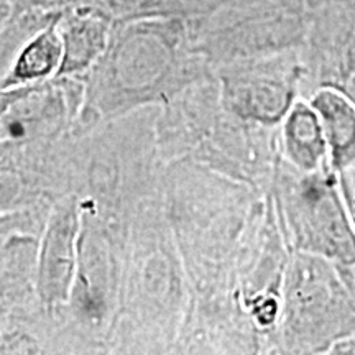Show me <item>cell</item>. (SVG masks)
Listing matches in <instances>:
<instances>
[{
  "mask_svg": "<svg viewBox=\"0 0 355 355\" xmlns=\"http://www.w3.org/2000/svg\"><path fill=\"white\" fill-rule=\"evenodd\" d=\"M355 337V293L324 257L293 252L283 283L278 354H329Z\"/></svg>",
  "mask_w": 355,
  "mask_h": 355,
  "instance_id": "52a82bcc",
  "label": "cell"
},
{
  "mask_svg": "<svg viewBox=\"0 0 355 355\" xmlns=\"http://www.w3.org/2000/svg\"><path fill=\"white\" fill-rule=\"evenodd\" d=\"M115 19L104 8L71 2L58 20L63 42V63L56 78H81L94 68L112 37Z\"/></svg>",
  "mask_w": 355,
  "mask_h": 355,
  "instance_id": "4fadbf2b",
  "label": "cell"
},
{
  "mask_svg": "<svg viewBox=\"0 0 355 355\" xmlns=\"http://www.w3.org/2000/svg\"><path fill=\"white\" fill-rule=\"evenodd\" d=\"M63 63V42L58 21L30 38L19 51L0 87H24L50 81Z\"/></svg>",
  "mask_w": 355,
  "mask_h": 355,
  "instance_id": "e0dca14e",
  "label": "cell"
},
{
  "mask_svg": "<svg viewBox=\"0 0 355 355\" xmlns=\"http://www.w3.org/2000/svg\"><path fill=\"white\" fill-rule=\"evenodd\" d=\"M308 101L321 119L332 170L340 175L355 165V104L331 87L318 89Z\"/></svg>",
  "mask_w": 355,
  "mask_h": 355,
  "instance_id": "2e32d148",
  "label": "cell"
},
{
  "mask_svg": "<svg viewBox=\"0 0 355 355\" xmlns=\"http://www.w3.org/2000/svg\"><path fill=\"white\" fill-rule=\"evenodd\" d=\"M69 3L71 0H8L7 15L0 25V86L24 44L56 24Z\"/></svg>",
  "mask_w": 355,
  "mask_h": 355,
  "instance_id": "9a60e30c",
  "label": "cell"
},
{
  "mask_svg": "<svg viewBox=\"0 0 355 355\" xmlns=\"http://www.w3.org/2000/svg\"><path fill=\"white\" fill-rule=\"evenodd\" d=\"M7 8H8V3H7L6 7H0V25H2L3 19H6V15H7Z\"/></svg>",
  "mask_w": 355,
  "mask_h": 355,
  "instance_id": "d6986e66",
  "label": "cell"
},
{
  "mask_svg": "<svg viewBox=\"0 0 355 355\" xmlns=\"http://www.w3.org/2000/svg\"><path fill=\"white\" fill-rule=\"evenodd\" d=\"M309 0H225L186 20L191 44L212 68L298 50L308 28Z\"/></svg>",
  "mask_w": 355,
  "mask_h": 355,
  "instance_id": "ba28073f",
  "label": "cell"
},
{
  "mask_svg": "<svg viewBox=\"0 0 355 355\" xmlns=\"http://www.w3.org/2000/svg\"><path fill=\"white\" fill-rule=\"evenodd\" d=\"M38 84H33V86H24V87H0V121L6 117L8 110H10L13 105L17 104L20 99H24L26 94L33 91Z\"/></svg>",
  "mask_w": 355,
  "mask_h": 355,
  "instance_id": "ac0fdd59",
  "label": "cell"
},
{
  "mask_svg": "<svg viewBox=\"0 0 355 355\" xmlns=\"http://www.w3.org/2000/svg\"><path fill=\"white\" fill-rule=\"evenodd\" d=\"M301 97L331 87L355 104V12L336 0H309L308 28L298 48Z\"/></svg>",
  "mask_w": 355,
  "mask_h": 355,
  "instance_id": "30bf717a",
  "label": "cell"
},
{
  "mask_svg": "<svg viewBox=\"0 0 355 355\" xmlns=\"http://www.w3.org/2000/svg\"><path fill=\"white\" fill-rule=\"evenodd\" d=\"M55 202L44 201L0 214V301L26 304L35 291L40 245Z\"/></svg>",
  "mask_w": 355,
  "mask_h": 355,
  "instance_id": "7c38bea8",
  "label": "cell"
},
{
  "mask_svg": "<svg viewBox=\"0 0 355 355\" xmlns=\"http://www.w3.org/2000/svg\"><path fill=\"white\" fill-rule=\"evenodd\" d=\"M270 194L291 250L329 260L355 293V229L332 166L304 173L282 155Z\"/></svg>",
  "mask_w": 355,
  "mask_h": 355,
  "instance_id": "8992f818",
  "label": "cell"
},
{
  "mask_svg": "<svg viewBox=\"0 0 355 355\" xmlns=\"http://www.w3.org/2000/svg\"><path fill=\"white\" fill-rule=\"evenodd\" d=\"M216 74L191 44L183 19L115 20L104 55L84 78L74 135L128 114L162 107L189 84Z\"/></svg>",
  "mask_w": 355,
  "mask_h": 355,
  "instance_id": "7a4b0ae2",
  "label": "cell"
},
{
  "mask_svg": "<svg viewBox=\"0 0 355 355\" xmlns=\"http://www.w3.org/2000/svg\"><path fill=\"white\" fill-rule=\"evenodd\" d=\"M159 198L183 257L191 304H241L235 265L265 193L193 162L163 168Z\"/></svg>",
  "mask_w": 355,
  "mask_h": 355,
  "instance_id": "6da1fadb",
  "label": "cell"
},
{
  "mask_svg": "<svg viewBox=\"0 0 355 355\" xmlns=\"http://www.w3.org/2000/svg\"><path fill=\"white\" fill-rule=\"evenodd\" d=\"M157 107L139 110L79 137L76 196L101 211L133 217L159 194L165 165L157 148Z\"/></svg>",
  "mask_w": 355,
  "mask_h": 355,
  "instance_id": "5b68a950",
  "label": "cell"
},
{
  "mask_svg": "<svg viewBox=\"0 0 355 355\" xmlns=\"http://www.w3.org/2000/svg\"><path fill=\"white\" fill-rule=\"evenodd\" d=\"M81 232V201L76 194L60 198L51 207L40 245L37 266L38 303L44 314L56 321L69 300L78 263Z\"/></svg>",
  "mask_w": 355,
  "mask_h": 355,
  "instance_id": "8fae6325",
  "label": "cell"
},
{
  "mask_svg": "<svg viewBox=\"0 0 355 355\" xmlns=\"http://www.w3.org/2000/svg\"><path fill=\"white\" fill-rule=\"evenodd\" d=\"M222 102L243 121L277 128L301 97L298 50L234 61L216 69Z\"/></svg>",
  "mask_w": 355,
  "mask_h": 355,
  "instance_id": "9c48e42d",
  "label": "cell"
},
{
  "mask_svg": "<svg viewBox=\"0 0 355 355\" xmlns=\"http://www.w3.org/2000/svg\"><path fill=\"white\" fill-rule=\"evenodd\" d=\"M191 306L183 257L159 194L137 209L109 354H175Z\"/></svg>",
  "mask_w": 355,
  "mask_h": 355,
  "instance_id": "3957f363",
  "label": "cell"
},
{
  "mask_svg": "<svg viewBox=\"0 0 355 355\" xmlns=\"http://www.w3.org/2000/svg\"><path fill=\"white\" fill-rule=\"evenodd\" d=\"M132 220L81 202L76 273L68 304L55 321L60 354H109Z\"/></svg>",
  "mask_w": 355,
  "mask_h": 355,
  "instance_id": "277c9868",
  "label": "cell"
},
{
  "mask_svg": "<svg viewBox=\"0 0 355 355\" xmlns=\"http://www.w3.org/2000/svg\"><path fill=\"white\" fill-rule=\"evenodd\" d=\"M279 148L283 158L300 171L331 166L321 119L308 99L300 97L279 125Z\"/></svg>",
  "mask_w": 355,
  "mask_h": 355,
  "instance_id": "5bb4252c",
  "label": "cell"
}]
</instances>
